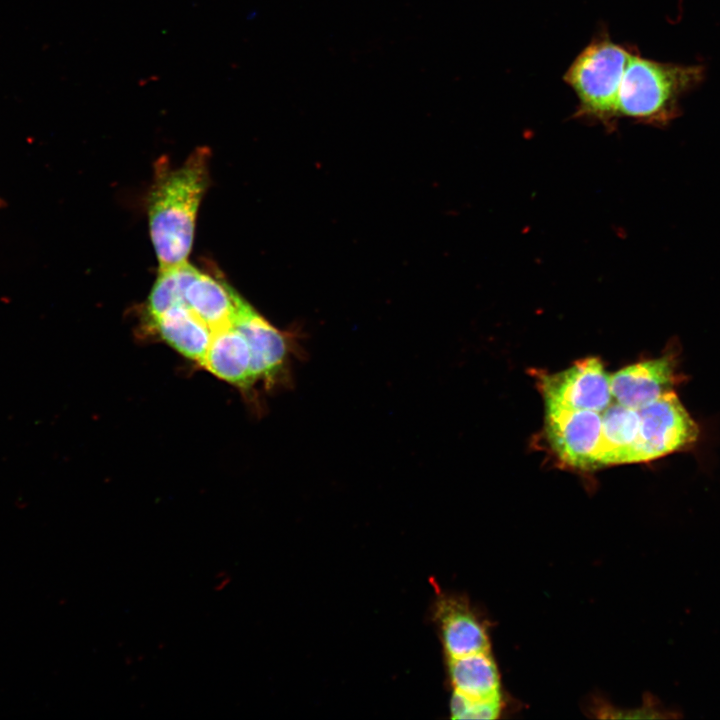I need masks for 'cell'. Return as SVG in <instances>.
Instances as JSON below:
<instances>
[{
	"instance_id": "cell-13",
	"label": "cell",
	"mask_w": 720,
	"mask_h": 720,
	"mask_svg": "<svg viewBox=\"0 0 720 720\" xmlns=\"http://www.w3.org/2000/svg\"><path fill=\"white\" fill-rule=\"evenodd\" d=\"M601 420L597 466L634 463L639 431L638 411L617 403L604 410Z\"/></svg>"
},
{
	"instance_id": "cell-8",
	"label": "cell",
	"mask_w": 720,
	"mask_h": 720,
	"mask_svg": "<svg viewBox=\"0 0 720 720\" xmlns=\"http://www.w3.org/2000/svg\"><path fill=\"white\" fill-rule=\"evenodd\" d=\"M234 326L248 342L254 382L262 379L272 383L279 378L288 362V335L273 327L247 302L242 306Z\"/></svg>"
},
{
	"instance_id": "cell-3",
	"label": "cell",
	"mask_w": 720,
	"mask_h": 720,
	"mask_svg": "<svg viewBox=\"0 0 720 720\" xmlns=\"http://www.w3.org/2000/svg\"><path fill=\"white\" fill-rule=\"evenodd\" d=\"M632 50L600 33L576 56L564 75L578 104L574 118L616 128L617 97Z\"/></svg>"
},
{
	"instance_id": "cell-17",
	"label": "cell",
	"mask_w": 720,
	"mask_h": 720,
	"mask_svg": "<svg viewBox=\"0 0 720 720\" xmlns=\"http://www.w3.org/2000/svg\"><path fill=\"white\" fill-rule=\"evenodd\" d=\"M591 712H593L594 716L597 718H611V719H614V718L662 719V718L673 717L671 712L661 709L656 704V701L652 700L651 697H649L647 700V703H645L640 708L629 709V710H620L606 702H602V701L598 700V701L593 702Z\"/></svg>"
},
{
	"instance_id": "cell-10",
	"label": "cell",
	"mask_w": 720,
	"mask_h": 720,
	"mask_svg": "<svg viewBox=\"0 0 720 720\" xmlns=\"http://www.w3.org/2000/svg\"><path fill=\"white\" fill-rule=\"evenodd\" d=\"M245 302L224 280L200 271L185 291V306L213 333L234 326Z\"/></svg>"
},
{
	"instance_id": "cell-11",
	"label": "cell",
	"mask_w": 720,
	"mask_h": 720,
	"mask_svg": "<svg viewBox=\"0 0 720 720\" xmlns=\"http://www.w3.org/2000/svg\"><path fill=\"white\" fill-rule=\"evenodd\" d=\"M215 376L239 387L255 382L251 373V352L244 335L235 327L213 333L208 351L200 363Z\"/></svg>"
},
{
	"instance_id": "cell-12",
	"label": "cell",
	"mask_w": 720,
	"mask_h": 720,
	"mask_svg": "<svg viewBox=\"0 0 720 720\" xmlns=\"http://www.w3.org/2000/svg\"><path fill=\"white\" fill-rule=\"evenodd\" d=\"M160 337L177 352L199 364L203 361L213 331L188 307L176 306L148 321Z\"/></svg>"
},
{
	"instance_id": "cell-15",
	"label": "cell",
	"mask_w": 720,
	"mask_h": 720,
	"mask_svg": "<svg viewBox=\"0 0 720 720\" xmlns=\"http://www.w3.org/2000/svg\"><path fill=\"white\" fill-rule=\"evenodd\" d=\"M198 272L199 270L188 261L160 269L147 300L148 321L159 317L173 307L185 306L186 288Z\"/></svg>"
},
{
	"instance_id": "cell-14",
	"label": "cell",
	"mask_w": 720,
	"mask_h": 720,
	"mask_svg": "<svg viewBox=\"0 0 720 720\" xmlns=\"http://www.w3.org/2000/svg\"><path fill=\"white\" fill-rule=\"evenodd\" d=\"M454 691L473 700L501 698L500 676L490 652L449 658Z\"/></svg>"
},
{
	"instance_id": "cell-1",
	"label": "cell",
	"mask_w": 720,
	"mask_h": 720,
	"mask_svg": "<svg viewBox=\"0 0 720 720\" xmlns=\"http://www.w3.org/2000/svg\"><path fill=\"white\" fill-rule=\"evenodd\" d=\"M210 152L194 150L172 168L159 161L148 197V221L160 269L187 261L193 244L198 208L209 181Z\"/></svg>"
},
{
	"instance_id": "cell-4",
	"label": "cell",
	"mask_w": 720,
	"mask_h": 720,
	"mask_svg": "<svg viewBox=\"0 0 720 720\" xmlns=\"http://www.w3.org/2000/svg\"><path fill=\"white\" fill-rule=\"evenodd\" d=\"M639 431L634 463H642L692 448L699 428L674 391L638 409Z\"/></svg>"
},
{
	"instance_id": "cell-9",
	"label": "cell",
	"mask_w": 720,
	"mask_h": 720,
	"mask_svg": "<svg viewBox=\"0 0 720 720\" xmlns=\"http://www.w3.org/2000/svg\"><path fill=\"white\" fill-rule=\"evenodd\" d=\"M436 618L449 658L490 652L486 625L464 598L449 596L440 599Z\"/></svg>"
},
{
	"instance_id": "cell-16",
	"label": "cell",
	"mask_w": 720,
	"mask_h": 720,
	"mask_svg": "<svg viewBox=\"0 0 720 720\" xmlns=\"http://www.w3.org/2000/svg\"><path fill=\"white\" fill-rule=\"evenodd\" d=\"M502 698L473 700L454 691L450 709L453 719H496L502 712Z\"/></svg>"
},
{
	"instance_id": "cell-5",
	"label": "cell",
	"mask_w": 720,
	"mask_h": 720,
	"mask_svg": "<svg viewBox=\"0 0 720 720\" xmlns=\"http://www.w3.org/2000/svg\"><path fill=\"white\" fill-rule=\"evenodd\" d=\"M538 386L546 408L601 412L612 398L610 376L595 357L577 361L559 373L540 375Z\"/></svg>"
},
{
	"instance_id": "cell-2",
	"label": "cell",
	"mask_w": 720,
	"mask_h": 720,
	"mask_svg": "<svg viewBox=\"0 0 720 720\" xmlns=\"http://www.w3.org/2000/svg\"><path fill=\"white\" fill-rule=\"evenodd\" d=\"M702 77L701 66L662 63L632 51L618 91V117L664 126L679 114L680 97Z\"/></svg>"
},
{
	"instance_id": "cell-7",
	"label": "cell",
	"mask_w": 720,
	"mask_h": 720,
	"mask_svg": "<svg viewBox=\"0 0 720 720\" xmlns=\"http://www.w3.org/2000/svg\"><path fill=\"white\" fill-rule=\"evenodd\" d=\"M674 351L659 358L629 365L610 377L612 397L627 408L641 409L662 395L674 391L685 378L678 372Z\"/></svg>"
},
{
	"instance_id": "cell-6",
	"label": "cell",
	"mask_w": 720,
	"mask_h": 720,
	"mask_svg": "<svg viewBox=\"0 0 720 720\" xmlns=\"http://www.w3.org/2000/svg\"><path fill=\"white\" fill-rule=\"evenodd\" d=\"M546 435L558 458L575 468L597 466L602 420L599 412L546 408Z\"/></svg>"
}]
</instances>
